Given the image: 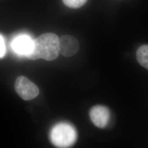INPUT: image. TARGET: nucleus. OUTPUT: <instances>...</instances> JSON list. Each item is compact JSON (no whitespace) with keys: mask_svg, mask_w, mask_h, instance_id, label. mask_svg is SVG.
Returning a JSON list of instances; mask_svg holds the SVG:
<instances>
[{"mask_svg":"<svg viewBox=\"0 0 148 148\" xmlns=\"http://www.w3.org/2000/svg\"><path fill=\"white\" fill-rule=\"evenodd\" d=\"M59 53V38L56 34L49 32L43 34L33 40L32 48L26 56L31 60L43 59L52 61L57 58Z\"/></svg>","mask_w":148,"mask_h":148,"instance_id":"obj_1","label":"nucleus"},{"mask_svg":"<svg viewBox=\"0 0 148 148\" xmlns=\"http://www.w3.org/2000/svg\"><path fill=\"white\" fill-rule=\"evenodd\" d=\"M77 138L76 130L67 123L56 125L51 131V139L52 143L58 147L67 148L73 145Z\"/></svg>","mask_w":148,"mask_h":148,"instance_id":"obj_2","label":"nucleus"},{"mask_svg":"<svg viewBox=\"0 0 148 148\" xmlns=\"http://www.w3.org/2000/svg\"><path fill=\"white\" fill-rule=\"evenodd\" d=\"M14 88L17 94L24 101H30L35 98L40 93L37 86L24 76L16 78Z\"/></svg>","mask_w":148,"mask_h":148,"instance_id":"obj_3","label":"nucleus"},{"mask_svg":"<svg viewBox=\"0 0 148 148\" xmlns=\"http://www.w3.org/2000/svg\"><path fill=\"white\" fill-rule=\"evenodd\" d=\"M90 116L91 121L95 126L104 128L109 122L110 114L109 110L106 106H96L90 109Z\"/></svg>","mask_w":148,"mask_h":148,"instance_id":"obj_4","label":"nucleus"},{"mask_svg":"<svg viewBox=\"0 0 148 148\" xmlns=\"http://www.w3.org/2000/svg\"><path fill=\"white\" fill-rule=\"evenodd\" d=\"M60 53L65 57H70L77 53L79 48L77 40L71 35H64L59 38Z\"/></svg>","mask_w":148,"mask_h":148,"instance_id":"obj_5","label":"nucleus"},{"mask_svg":"<svg viewBox=\"0 0 148 148\" xmlns=\"http://www.w3.org/2000/svg\"><path fill=\"white\" fill-rule=\"evenodd\" d=\"M32 41L31 38L27 36H21L14 40L12 47L16 52L26 55L32 48Z\"/></svg>","mask_w":148,"mask_h":148,"instance_id":"obj_6","label":"nucleus"},{"mask_svg":"<svg viewBox=\"0 0 148 148\" xmlns=\"http://www.w3.org/2000/svg\"><path fill=\"white\" fill-rule=\"evenodd\" d=\"M136 57L138 63L148 70V45H144L137 49Z\"/></svg>","mask_w":148,"mask_h":148,"instance_id":"obj_7","label":"nucleus"},{"mask_svg":"<svg viewBox=\"0 0 148 148\" xmlns=\"http://www.w3.org/2000/svg\"><path fill=\"white\" fill-rule=\"evenodd\" d=\"M64 5L69 8H79L85 5L87 0H62Z\"/></svg>","mask_w":148,"mask_h":148,"instance_id":"obj_8","label":"nucleus"},{"mask_svg":"<svg viewBox=\"0 0 148 148\" xmlns=\"http://www.w3.org/2000/svg\"><path fill=\"white\" fill-rule=\"evenodd\" d=\"M5 52V43L3 38L0 36V57L3 56Z\"/></svg>","mask_w":148,"mask_h":148,"instance_id":"obj_9","label":"nucleus"}]
</instances>
